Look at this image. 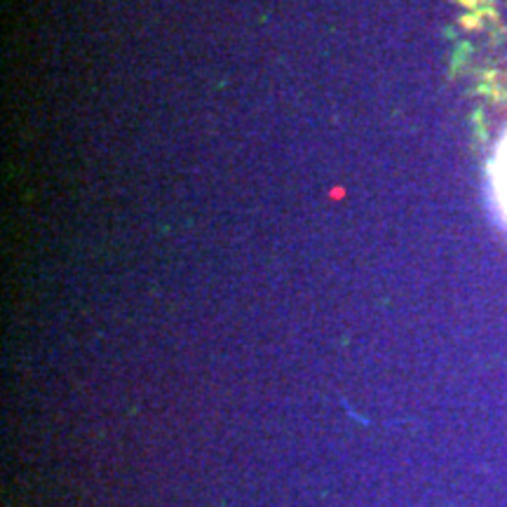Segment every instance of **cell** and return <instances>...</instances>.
I'll use <instances>...</instances> for the list:
<instances>
[{"label":"cell","mask_w":507,"mask_h":507,"mask_svg":"<svg viewBox=\"0 0 507 507\" xmlns=\"http://www.w3.org/2000/svg\"><path fill=\"white\" fill-rule=\"evenodd\" d=\"M489 188L498 218L507 228V132L495 146L494 157L489 163Z\"/></svg>","instance_id":"1"}]
</instances>
